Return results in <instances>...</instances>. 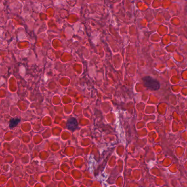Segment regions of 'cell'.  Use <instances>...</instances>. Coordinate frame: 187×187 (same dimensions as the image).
Returning <instances> with one entry per match:
<instances>
[{"mask_svg":"<svg viewBox=\"0 0 187 187\" xmlns=\"http://www.w3.org/2000/svg\"><path fill=\"white\" fill-rule=\"evenodd\" d=\"M144 86L152 90L157 91L160 88V83L158 80L150 76H145L143 78Z\"/></svg>","mask_w":187,"mask_h":187,"instance_id":"1","label":"cell"},{"mask_svg":"<svg viewBox=\"0 0 187 187\" xmlns=\"http://www.w3.org/2000/svg\"><path fill=\"white\" fill-rule=\"evenodd\" d=\"M67 128L71 132L75 131L78 128V122L75 118L70 117L67 121Z\"/></svg>","mask_w":187,"mask_h":187,"instance_id":"2","label":"cell"},{"mask_svg":"<svg viewBox=\"0 0 187 187\" xmlns=\"http://www.w3.org/2000/svg\"><path fill=\"white\" fill-rule=\"evenodd\" d=\"M20 119L19 118L16 117V118H13L9 120V127L10 129H13L14 127H16L18 123H20Z\"/></svg>","mask_w":187,"mask_h":187,"instance_id":"3","label":"cell"}]
</instances>
